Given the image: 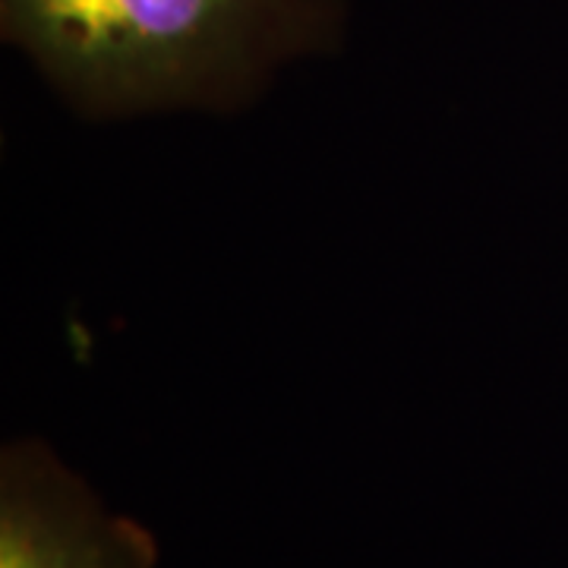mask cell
<instances>
[{
    "label": "cell",
    "mask_w": 568,
    "mask_h": 568,
    "mask_svg": "<svg viewBox=\"0 0 568 568\" xmlns=\"http://www.w3.org/2000/svg\"><path fill=\"white\" fill-rule=\"evenodd\" d=\"M328 17V0H0L7 44L92 121L234 111Z\"/></svg>",
    "instance_id": "cell-1"
},
{
    "label": "cell",
    "mask_w": 568,
    "mask_h": 568,
    "mask_svg": "<svg viewBox=\"0 0 568 568\" xmlns=\"http://www.w3.org/2000/svg\"><path fill=\"white\" fill-rule=\"evenodd\" d=\"M159 540L99 493L41 439L0 455V568H155Z\"/></svg>",
    "instance_id": "cell-2"
}]
</instances>
